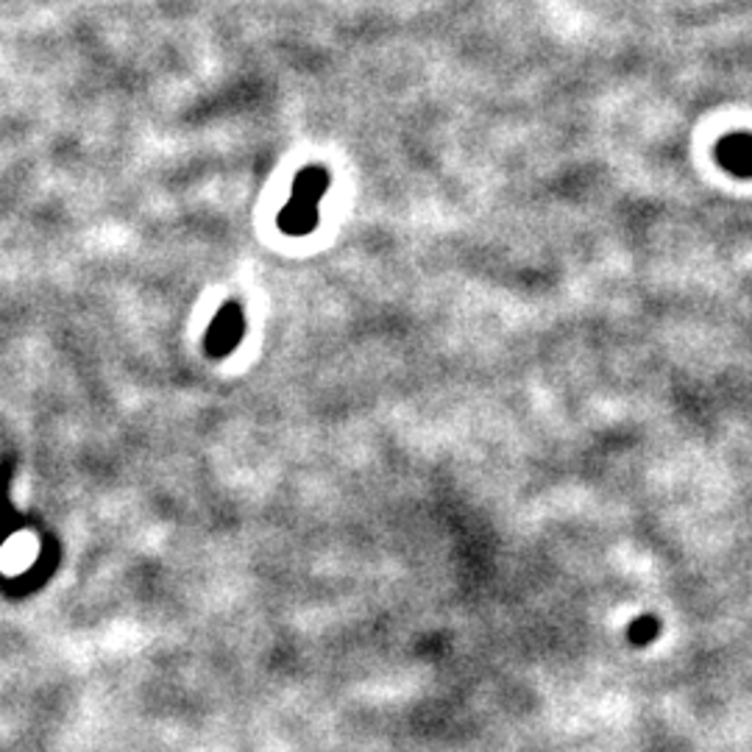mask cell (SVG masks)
<instances>
[{
  "mask_svg": "<svg viewBox=\"0 0 752 752\" xmlns=\"http://www.w3.org/2000/svg\"><path fill=\"white\" fill-rule=\"evenodd\" d=\"M658 633H660V619L653 616V613H644V616H638L627 627V642L633 644V647H649V644L658 638Z\"/></svg>",
  "mask_w": 752,
  "mask_h": 752,
  "instance_id": "cell-2",
  "label": "cell"
},
{
  "mask_svg": "<svg viewBox=\"0 0 752 752\" xmlns=\"http://www.w3.org/2000/svg\"><path fill=\"white\" fill-rule=\"evenodd\" d=\"M716 162L730 176L752 179V134L750 131H733L716 142Z\"/></svg>",
  "mask_w": 752,
  "mask_h": 752,
  "instance_id": "cell-1",
  "label": "cell"
}]
</instances>
